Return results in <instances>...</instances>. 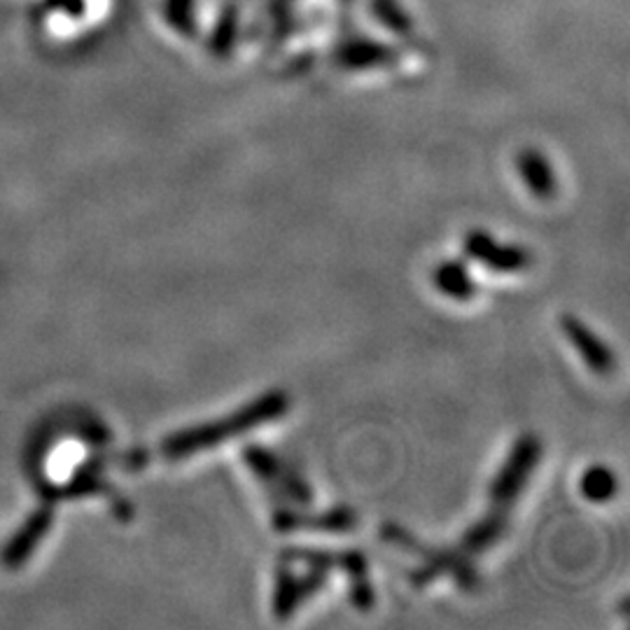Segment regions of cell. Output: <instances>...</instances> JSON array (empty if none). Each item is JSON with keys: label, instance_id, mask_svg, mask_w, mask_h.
I'll list each match as a JSON object with an SVG mask.
<instances>
[{"label": "cell", "instance_id": "obj_1", "mask_svg": "<svg viewBox=\"0 0 630 630\" xmlns=\"http://www.w3.org/2000/svg\"><path fill=\"white\" fill-rule=\"evenodd\" d=\"M341 570L351 582V603L359 611L374 607L369 563L363 551L285 549L276 570L272 611L278 621L290 619L297 609L328 586L330 572Z\"/></svg>", "mask_w": 630, "mask_h": 630}, {"label": "cell", "instance_id": "obj_2", "mask_svg": "<svg viewBox=\"0 0 630 630\" xmlns=\"http://www.w3.org/2000/svg\"><path fill=\"white\" fill-rule=\"evenodd\" d=\"M287 411H290V394L285 390H268L241 406L239 411H231L225 419H215L204 425L173 432L171 437L161 442V456L177 460L190 458L194 454H206L210 448L222 446L229 439L248 435V432L266 423L280 421Z\"/></svg>", "mask_w": 630, "mask_h": 630}, {"label": "cell", "instance_id": "obj_3", "mask_svg": "<svg viewBox=\"0 0 630 630\" xmlns=\"http://www.w3.org/2000/svg\"><path fill=\"white\" fill-rule=\"evenodd\" d=\"M383 542L392 545L394 549H402L421 558V565L409 572V582L423 588L442 577H451L460 588L477 591L479 588V572L474 561L458 553L454 547H429L423 545L416 535L404 530L400 524H383L381 526Z\"/></svg>", "mask_w": 630, "mask_h": 630}, {"label": "cell", "instance_id": "obj_4", "mask_svg": "<svg viewBox=\"0 0 630 630\" xmlns=\"http://www.w3.org/2000/svg\"><path fill=\"white\" fill-rule=\"evenodd\" d=\"M243 462L250 474L264 485L274 504L306 509L313 502V489L309 481L278 454L268 451L260 444H250L243 448Z\"/></svg>", "mask_w": 630, "mask_h": 630}, {"label": "cell", "instance_id": "obj_5", "mask_svg": "<svg viewBox=\"0 0 630 630\" xmlns=\"http://www.w3.org/2000/svg\"><path fill=\"white\" fill-rule=\"evenodd\" d=\"M539 458H542V442L535 435L518 437L512 446L507 460L502 462L497 474L491 481L489 507L512 512L518 497L524 495L535 467L539 465Z\"/></svg>", "mask_w": 630, "mask_h": 630}, {"label": "cell", "instance_id": "obj_6", "mask_svg": "<svg viewBox=\"0 0 630 630\" xmlns=\"http://www.w3.org/2000/svg\"><path fill=\"white\" fill-rule=\"evenodd\" d=\"M465 252L472 262L483 264L495 274H518L532 264L530 250L509 243H497L489 231L472 229L465 237Z\"/></svg>", "mask_w": 630, "mask_h": 630}, {"label": "cell", "instance_id": "obj_7", "mask_svg": "<svg viewBox=\"0 0 630 630\" xmlns=\"http://www.w3.org/2000/svg\"><path fill=\"white\" fill-rule=\"evenodd\" d=\"M272 526L278 532H295V530H320V532H351L357 526L355 509L339 504V507L309 514L287 504H274Z\"/></svg>", "mask_w": 630, "mask_h": 630}, {"label": "cell", "instance_id": "obj_8", "mask_svg": "<svg viewBox=\"0 0 630 630\" xmlns=\"http://www.w3.org/2000/svg\"><path fill=\"white\" fill-rule=\"evenodd\" d=\"M561 330L565 334V339L572 344V348L580 353V357L584 359V365L596 374V376H609L617 371V355L611 351L605 341L593 332L584 320H580L577 316L565 313L561 318Z\"/></svg>", "mask_w": 630, "mask_h": 630}, {"label": "cell", "instance_id": "obj_9", "mask_svg": "<svg viewBox=\"0 0 630 630\" xmlns=\"http://www.w3.org/2000/svg\"><path fill=\"white\" fill-rule=\"evenodd\" d=\"M509 516L512 512L507 509L489 507V512H485L477 524H472L462 532L460 542L454 549L465 558H470V561H474V558L483 555L485 551H491L502 542L504 535L509 530Z\"/></svg>", "mask_w": 630, "mask_h": 630}, {"label": "cell", "instance_id": "obj_10", "mask_svg": "<svg viewBox=\"0 0 630 630\" xmlns=\"http://www.w3.org/2000/svg\"><path fill=\"white\" fill-rule=\"evenodd\" d=\"M334 61L344 70H367V68H383L398 61V49L378 43V41H367L357 38L341 45L334 54Z\"/></svg>", "mask_w": 630, "mask_h": 630}, {"label": "cell", "instance_id": "obj_11", "mask_svg": "<svg viewBox=\"0 0 630 630\" xmlns=\"http://www.w3.org/2000/svg\"><path fill=\"white\" fill-rule=\"evenodd\" d=\"M516 169L524 177L526 187L537 199H551L558 192V177L551 167V161L539 150H524L516 157Z\"/></svg>", "mask_w": 630, "mask_h": 630}, {"label": "cell", "instance_id": "obj_12", "mask_svg": "<svg viewBox=\"0 0 630 630\" xmlns=\"http://www.w3.org/2000/svg\"><path fill=\"white\" fill-rule=\"evenodd\" d=\"M432 283H435L444 297L454 301H472L479 293V287L470 274V266L460 260L442 262L435 268V274H432Z\"/></svg>", "mask_w": 630, "mask_h": 630}, {"label": "cell", "instance_id": "obj_13", "mask_svg": "<svg viewBox=\"0 0 630 630\" xmlns=\"http://www.w3.org/2000/svg\"><path fill=\"white\" fill-rule=\"evenodd\" d=\"M239 26H241V14L237 8H225L222 14L215 22L210 38H208V49L215 59H227L231 57L233 47L239 41Z\"/></svg>", "mask_w": 630, "mask_h": 630}, {"label": "cell", "instance_id": "obj_14", "mask_svg": "<svg viewBox=\"0 0 630 630\" xmlns=\"http://www.w3.org/2000/svg\"><path fill=\"white\" fill-rule=\"evenodd\" d=\"M580 491H582V495H584L588 502L603 504V502H609L611 497L617 495V491H619V479H617L615 472L609 470V467H605V465H593V467H588V470L582 474Z\"/></svg>", "mask_w": 630, "mask_h": 630}, {"label": "cell", "instance_id": "obj_15", "mask_svg": "<svg viewBox=\"0 0 630 630\" xmlns=\"http://www.w3.org/2000/svg\"><path fill=\"white\" fill-rule=\"evenodd\" d=\"M371 10L378 22L398 35H413V22L400 0H371Z\"/></svg>", "mask_w": 630, "mask_h": 630}, {"label": "cell", "instance_id": "obj_16", "mask_svg": "<svg viewBox=\"0 0 630 630\" xmlns=\"http://www.w3.org/2000/svg\"><path fill=\"white\" fill-rule=\"evenodd\" d=\"M167 22L185 38L196 35V20H194V0H167Z\"/></svg>", "mask_w": 630, "mask_h": 630}]
</instances>
